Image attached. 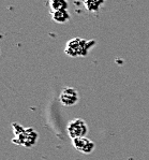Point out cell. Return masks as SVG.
I'll use <instances>...</instances> for the list:
<instances>
[{
  "label": "cell",
  "instance_id": "4",
  "mask_svg": "<svg viewBox=\"0 0 149 160\" xmlns=\"http://www.w3.org/2000/svg\"><path fill=\"white\" fill-rule=\"evenodd\" d=\"M59 100L65 107H73L79 102V92L73 87H65L59 95Z\"/></svg>",
  "mask_w": 149,
  "mask_h": 160
},
{
  "label": "cell",
  "instance_id": "5",
  "mask_svg": "<svg viewBox=\"0 0 149 160\" xmlns=\"http://www.w3.org/2000/svg\"><path fill=\"white\" fill-rule=\"evenodd\" d=\"M72 144L74 146V148L76 151H79L83 154H91L96 148V144L94 142H92L91 140H89L86 137H80V138H75L72 139Z\"/></svg>",
  "mask_w": 149,
  "mask_h": 160
},
{
  "label": "cell",
  "instance_id": "7",
  "mask_svg": "<svg viewBox=\"0 0 149 160\" xmlns=\"http://www.w3.org/2000/svg\"><path fill=\"white\" fill-rule=\"evenodd\" d=\"M69 3L67 0H50V11H59V10H68Z\"/></svg>",
  "mask_w": 149,
  "mask_h": 160
},
{
  "label": "cell",
  "instance_id": "6",
  "mask_svg": "<svg viewBox=\"0 0 149 160\" xmlns=\"http://www.w3.org/2000/svg\"><path fill=\"white\" fill-rule=\"evenodd\" d=\"M52 18L55 23L65 24L70 19V13L68 10H59V11H52Z\"/></svg>",
  "mask_w": 149,
  "mask_h": 160
},
{
  "label": "cell",
  "instance_id": "8",
  "mask_svg": "<svg viewBox=\"0 0 149 160\" xmlns=\"http://www.w3.org/2000/svg\"><path fill=\"white\" fill-rule=\"evenodd\" d=\"M104 0H86L85 1V8H86L88 11H98L100 9V7L102 6Z\"/></svg>",
  "mask_w": 149,
  "mask_h": 160
},
{
  "label": "cell",
  "instance_id": "2",
  "mask_svg": "<svg viewBox=\"0 0 149 160\" xmlns=\"http://www.w3.org/2000/svg\"><path fill=\"white\" fill-rule=\"evenodd\" d=\"M36 141H38V133L32 129V128H24V130L19 134L15 135L12 142L17 145H23L25 147L33 146Z\"/></svg>",
  "mask_w": 149,
  "mask_h": 160
},
{
  "label": "cell",
  "instance_id": "3",
  "mask_svg": "<svg viewBox=\"0 0 149 160\" xmlns=\"http://www.w3.org/2000/svg\"><path fill=\"white\" fill-rule=\"evenodd\" d=\"M67 130L71 139H75V138L86 137L88 133V126L84 119L75 118L68 124Z\"/></svg>",
  "mask_w": 149,
  "mask_h": 160
},
{
  "label": "cell",
  "instance_id": "1",
  "mask_svg": "<svg viewBox=\"0 0 149 160\" xmlns=\"http://www.w3.org/2000/svg\"><path fill=\"white\" fill-rule=\"evenodd\" d=\"M90 42L80 38L71 39L67 43L65 52L67 55L71 57H77V56H86L89 50Z\"/></svg>",
  "mask_w": 149,
  "mask_h": 160
}]
</instances>
